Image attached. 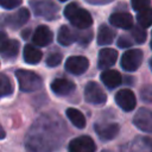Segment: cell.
I'll use <instances>...</instances> for the list:
<instances>
[{
	"label": "cell",
	"instance_id": "obj_5",
	"mask_svg": "<svg viewBox=\"0 0 152 152\" xmlns=\"http://www.w3.org/2000/svg\"><path fill=\"white\" fill-rule=\"evenodd\" d=\"M142 58H144V53L141 50H139V49L128 50L121 57V62H120L121 68L125 71H129V72L135 71L140 66Z\"/></svg>",
	"mask_w": 152,
	"mask_h": 152
},
{
	"label": "cell",
	"instance_id": "obj_14",
	"mask_svg": "<svg viewBox=\"0 0 152 152\" xmlns=\"http://www.w3.org/2000/svg\"><path fill=\"white\" fill-rule=\"evenodd\" d=\"M52 39H53V34L51 30L45 25L38 26L32 36V42L37 46H48L52 42Z\"/></svg>",
	"mask_w": 152,
	"mask_h": 152
},
{
	"label": "cell",
	"instance_id": "obj_25",
	"mask_svg": "<svg viewBox=\"0 0 152 152\" xmlns=\"http://www.w3.org/2000/svg\"><path fill=\"white\" fill-rule=\"evenodd\" d=\"M0 93H1V97L10 96L13 93V84L6 74L0 75Z\"/></svg>",
	"mask_w": 152,
	"mask_h": 152
},
{
	"label": "cell",
	"instance_id": "obj_26",
	"mask_svg": "<svg viewBox=\"0 0 152 152\" xmlns=\"http://www.w3.org/2000/svg\"><path fill=\"white\" fill-rule=\"evenodd\" d=\"M146 31L141 26H133V28L131 30V38L137 44H142L146 40Z\"/></svg>",
	"mask_w": 152,
	"mask_h": 152
},
{
	"label": "cell",
	"instance_id": "obj_36",
	"mask_svg": "<svg viewBox=\"0 0 152 152\" xmlns=\"http://www.w3.org/2000/svg\"><path fill=\"white\" fill-rule=\"evenodd\" d=\"M150 68H151V70H152V58L150 59Z\"/></svg>",
	"mask_w": 152,
	"mask_h": 152
},
{
	"label": "cell",
	"instance_id": "obj_23",
	"mask_svg": "<svg viewBox=\"0 0 152 152\" xmlns=\"http://www.w3.org/2000/svg\"><path fill=\"white\" fill-rule=\"evenodd\" d=\"M137 20H138L139 26H141L142 28L150 27L152 25V8L148 7L146 10H142V11L138 12Z\"/></svg>",
	"mask_w": 152,
	"mask_h": 152
},
{
	"label": "cell",
	"instance_id": "obj_29",
	"mask_svg": "<svg viewBox=\"0 0 152 152\" xmlns=\"http://www.w3.org/2000/svg\"><path fill=\"white\" fill-rule=\"evenodd\" d=\"M140 97L147 103H152V84H146L140 90Z\"/></svg>",
	"mask_w": 152,
	"mask_h": 152
},
{
	"label": "cell",
	"instance_id": "obj_34",
	"mask_svg": "<svg viewBox=\"0 0 152 152\" xmlns=\"http://www.w3.org/2000/svg\"><path fill=\"white\" fill-rule=\"evenodd\" d=\"M30 33H31V31H30V30H24V31H23V33H21V37H23L24 39H27V38L30 37Z\"/></svg>",
	"mask_w": 152,
	"mask_h": 152
},
{
	"label": "cell",
	"instance_id": "obj_8",
	"mask_svg": "<svg viewBox=\"0 0 152 152\" xmlns=\"http://www.w3.org/2000/svg\"><path fill=\"white\" fill-rule=\"evenodd\" d=\"M134 126L146 133H152V110L147 108H140L133 116Z\"/></svg>",
	"mask_w": 152,
	"mask_h": 152
},
{
	"label": "cell",
	"instance_id": "obj_3",
	"mask_svg": "<svg viewBox=\"0 0 152 152\" xmlns=\"http://www.w3.org/2000/svg\"><path fill=\"white\" fill-rule=\"evenodd\" d=\"M15 77L19 83V88L24 93H32L36 90H39L43 87L42 78L33 71L25 70V69H18L15 71Z\"/></svg>",
	"mask_w": 152,
	"mask_h": 152
},
{
	"label": "cell",
	"instance_id": "obj_27",
	"mask_svg": "<svg viewBox=\"0 0 152 152\" xmlns=\"http://www.w3.org/2000/svg\"><path fill=\"white\" fill-rule=\"evenodd\" d=\"M62 59H63V55L61 52H58V51L57 52L53 51V52H51L46 57V65L50 66V68H55V66H57V65L61 64Z\"/></svg>",
	"mask_w": 152,
	"mask_h": 152
},
{
	"label": "cell",
	"instance_id": "obj_6",
	"mask_svg": "<svg viewBox=\"0 0 152 152\" xmlns=\"http://www.w3.org/2000/svg\"><path fill=\"white\" fill-rule=\"evenodd\" d=\"M84 99L91 104H103L107 101V95L96 82H88L84 87Z\"/></svg>",
	"mask_w": 152,
	"mask_h": 152
},
{
	"label": "cell",
	"instance_id": "obj_35",
	"mask_svg": "<svg viewBox=\"0 0 152 152\" xmlns=\"http://www.w3.org/2000/svg\"><path fill=\"white\" fill-rule=\"evenodd\" d=\"M146 141H147V145H148V147H150V150H151V152H152V138L146 137Z\"/></svg>",
	"mask_w": 152,
	"mask_h": 152
},
{
	"label": "cell",
	"instance_id": "obj_21",
	"mask_svg": "<svg viewBox=\"0 0 152 152\" xmlns=\"http://www.w3.org/2000/svg\"><path fill=\"white\" fill-rule=\"evenodd\" d=\"M65 115L66 118L69 119V121L76 127V128H84L86 125H87V121H86V116L83 115V113L76 108H68L65 110Z\"/></svg>",
	"mask_w": 152,
	"mask_h": 152
},
{
	"label": "cell",
	"instance_id": "obj_28",
	"mask_svg": "<svg viewBox=\"0 0 152 152\" xmlns=\"http://www.w3.org/2000/svg\"><path fill=\"white\" fill-rule=\"evenodd\" d=\"M132 152H151L147 141H146V137L139 138L138 140H135V142L133 144L132 147Z\"/></svg>",
	"mask_w": 152,
	"mask_h": 152
},
{
	"label": "cell",
	"instance_id": "obj_17",
	"mask_svg": "<svg viewBox=\"0 0 152 152\" xmlns=\"http://www.w3.org/2000/svg\"><path fill=\"white\" fill-rule=\"evenodd\" d=\"M19 42L15 39H6L1 43L0 53L5 59H13L18 56L19 52Z\"/></svg>",
	"mask_w": 152,
	"mask_h": 152
},
{
	"label": "cell",
	"instance_id": "obj_1",
	"mask_svg": "<svg viewBox=\"0 0 152 152\" xmlns=\"http://www.w3.org/2000/svg\"><path fill=\"white\" fill-rule=\"evenodd\" d=\"M65 125L55 113L42 115L26 135V152H53L63 142Z\"/></svg>",
	"mask_w": 152,
	"mask_h": 152
},
{
	"label": "cell",
	"instance_id": "obj_38",
	"mask_svg": "<svg viewBox=\"0 0 152 152\" xmlns=\"http://www.w3.org/2000/svg\"><path fill=\"white\" fill-rule=\"evenodd\" d=\"M102 152H110V151H108V150H104V151H102Z\"/></svg>",
	"mask_w": 152,
	"mask_h": 152
},
{
	"label": "cell",
	"instance_id": "obj_12",
	"mask_svg": "<svg viewBox=\"0 0 152 152\" xmlns=\"http://www.w3.org/2000/svg\"><path fill=\"white\" fill-rule=\"evenodd\" d=\"M28 19H30V11L25 7H21L15 13L8 14L5 18V24L13 30H18L19 27L25 25L28 21Z\"/></svg>",
	"mask_w": 152,
	"mask_h": 152
},
{
	"label": "cell",
	"instance_id": "obj_7",
	"mask_svg": "<svg viewBox=\"0 0 152 152\" xmlns=\"http://www.w3.org/2000/svg\"><path fill=\"white\" fill-rule=\"evenodd\" d=\"M69 152H95L96 145L89 135H81L72 139L68 145Z\"/></svg>",
	"mask_w": 152,
	"mask_h": 152
},
{
	"label": "cell",
	"instance_id": "obj_13",
	"mask_svg": "<svg viewBox=\"0 0 152 152\" xmlns=\"http://www.w3.org/2000/svg\"><path fill=\"white\" fill-rule=\"evenodd\" d=\"M76 86L66 78H56L51 82V90L58 96H68L74 93Z\"/></svg>",
	"mask_w": 152,
	"mask_h": 152
},
{
	"label": "cell",
	"instance_id": "obj_32",
	"mask_svg": "<svg viewBox=\"0 0 152 152\" xmlns=\"http://www.w3.org/2000/svg\"><path fill=\"white\" fill-rule=\"evenodd\" d=\"M133 44V39L128 38L127 36H121L118 39V46L119 48H129Z\"/></svg>",
	"mask_w": 152,
	"mask_h": 152
},
{
	"label": "cell",
	"instance_id": "obj_33",
	"mask_svg": "<svg viewBox=\"0 0 152 152\" xmlns=\"http://www.w3.org/2000/svg\"><path fill=\"white\" fill-rule=\"evenodd\" d=\"M86 1L89 4H93V5H103V4H108L113 0H86Z\"/></svg>",
	"mask_w": 152,
	"mask_h": 152
},
{
	"label": "cell",
	"instance_id": "obj_31",
	"mask_svg": "<svg viewBox=\"0 0 152 152\" xmlns=\"http://www.w3.org/2000/svg\"><path fill=\"white\" fill-rule=\"evenodd\" d=\"M21 2L23 0H0V4L5 10H13L15 7H19Z\"/></svg>",
	"mask_w": 152,
	"mask_h": 152
},
{
	"label": "cell",
	"instance_id": "obj_19",
	"mask_svg": "<svg viewBox=\"0 0 152 152\" xmlns=\"http://www.w3.org/2000/svg\"><path fill=\"white\" fill-rule=\"evenodd\" d=\"M115 38V31L109 27L108 25H104L102 24L100 27H99V31H97V44L99 45H109L113 43Z\"/></svg>",
	"mask_w": 152,
	"mask_h": 152
},
{
	"label": "cell",
	"instance_id": "obj_24",
	"mask_svg": "<svg viewBox=\"0 0 152 152\" xmlns=\"http://www.w3.org/2000/svg\"><path fill=\"white\" fill-rule=\"evenodd\" d=\"M74 32H75V40L82 46H87L93 39V31L89 28L87 30L77 28V31H74Z\"/></svg>",
	"mask_w": 152,
	"mask_h": 152
},
{
	"label": "cell",
	"instance_id": "obj_15",
	"mask_svg": "<svg viewBox=\"0 0 152 152\" xmlns=\"http://www.w3.org/2000/svg\"><path fill=\"white\" fill-rule=\"evenodd\" d=\"M118 58V52L114 49L104 48L99 52V58H97V65L100 69L104 70L110 66H113L116 62Z\"/></svg>",
	"mask_w": 152,
	"mask_h": 152
},
{
	"label": "cell",
	"instance_id": "obj_22",
	"mask_svg": "<svg viewBox=\"0 0 152 152\" xmlns=\"http://www.w3.org/2000/svg\"><path fill=\"white\" fill-rule=\"evenodd\" d=\"M57 40L63 46H69L75 42V32L70 30L66 25H63L59 27L57 33Z\"/></svg>",
	"mask_w": 152,
	"mask_h": 152
},
{
	"label": "cell",
	"instance_id": "obj_4",
	"mask_svg": "<svg viewBox=\"0 0 152 152\" xmlns=\"http://www.w3.org/2000/svg\"><path fill=\"white\" fill-rule=\"evenodd\" d=\"M30 6L37 17H42L46 20L56 19L58 6L52 0H31Z\"/></svg>",
	"mask_w": 152,
	"mask_h": 152
},
{
	"label": "cell",
	"instance_id": "obj_18",
	"mask_svg": "<svg viewBox=\"0 0 152 152\" xmlns=\"http://www.w3.org/2000/svg\"><path fill=\"white\" fill-rule=\"evenodd\" d=\"M100 78H101L102 83L109 89H114L122 83V76L116 70H110V69L104 70V71H102Z\"/></svg>",
	"mask_w": 152,
	"mask_h": 152
},
{
	"label": "cell",
	"instance_id": "obj_2",
	"mask_svg": "<svg viewBox=\"0 0 152 152\" xmlns=\"http://www.w3.org/2000/svg\"><path fill=\"white\" fill-rule=\"evenodd\" d=\"M64 17L78 30H87L93 24V18L88 11L77 2H71L64 8Z\"/></svg>",
	"mask_w": 152,
	"mask_h": 152
},
{
	"label": "cell",
	"instance_id": "obj_37",
	"mask_svg": "<svg viewBox=\"0 0 152 152\" xmlns=\"http://www.w3.org/2000/svg\"><path fill=\"white\" fill-rule=\"evenodd\" d=\"M150 46H151V49H152V39H151V44H150Z\"/></svg>",
	"mask_w": 152,
	"mask_h": 152
},
{
	"label": "cell",
	"instance_id": "obj_39",
	"mask_svg": "<svg viewBox=\"0 0 152 152\" xmlns=\"http://www.w3.org/2000/svg\"><path fill=\"white\" fill-rule=\"evenodd\" d=\"M59 1H62V2H64V1H68V0H59Z\"/></svg>",
	"mask_w": 152,
	"mask_h": 152
},
{
	"label": "cell",
	"instance_id": "obj_9",
	"mask_svg": "<svg viewBox=\"0 0 152 152\" xmlns=\"http://www.w3.org/2000/svg\"><path fill=\"white\" fill-rule=\"evenodd\" d=\"M88 66H89V61L83 56H71L66 58L64 64L65 70L71 75H82L87 71Z\"/></svg>",
	"mask_w": 152,
	"mask_h": 152
},
{
	"label": "cell",
	"instance_id": "obj_10",
	"mask_svg": "<svg viewBox=\"0 0 152 152\" xmlns=\"http://www.w3.org/2000/svg\"><path fill=\"white\" fill-rule=\"evenodd\" d=\"M94 129L97 137L102 141H109L119 134L120 126L116 122H102V124H95Z\"/></svg>",
	"mask_w": 152,
	"mask_h": 152
},
{
	"label": "cell",
	"instance_id": "obj_30",
	"mask_svg": "<svg viewBox=\"0 0 152 152\" xmlns=\"http://www.w3.org/2000/svg\"><path fill=\"white\" fill-rule=\"evenodd\" d=\"M131 4H132V7L134 11L140 12V11L150 7L151 0H131Z\"/></svg>",
	"mask_w": 152,
	"mask_h": 152
},
{
	"label": "cell",
	"instance_id": "obj_11",
	"mask_svg": "<svg viewBox=\"0 0 152 152\" xmlns=\"http://www.w3.org/2000/svg\"><path fill=\"white\" fill-rule=\"evenodd\" d=\"M115 102L116 104L125 112H131L137 106L135 95L129 89H121L118 90L115 94Z\"/></svg>",
	"mask_w": 152,
	"mask_h": 152
},
{
	"label": "cell",
	"instance_id": "obj_20",
	"mask_svg": "<svg viewBox=\"0 0 152 152\" xmlns=\"http://www.w3.org/2000/svg\"><path fill=\"white\" fill-rule=\"evenodd\" d=\"M23 57H24V61L26 63H28V64H37V63L40 62V59L43 57V52L38 48H36V46H33L31 44H27L24 48Z\"/></svg>",
	"mask_w": 152,
	"mask_h": 152
},
{
	"label": "cell",
	"instance_id": "obj_16",
	"mask_svg": "<svg viewBox=\"0 0 152 152\" xmlns=\"http://www.w3.org/2000/svg\"><path fill=\"white\" fill-rule=\"evenodd\" d=\"M109 23L119 28H124V30H128V28H133V18L129 13L127 12H115L113 14H110L109 17Z\"/></svg>",
	"mask_w": 152,
	"mask_h": 152
}]
</instances>
